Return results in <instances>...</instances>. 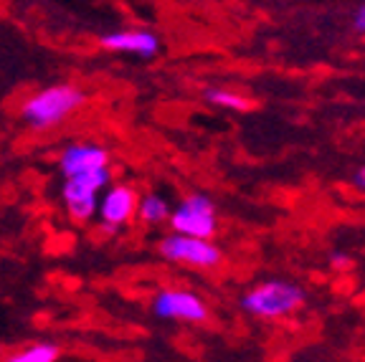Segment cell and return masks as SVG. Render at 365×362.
I'll use <instances>...</instances> for the list:
<instances>
[{
  "instance_id": "6da1fadb",
  "label": "cell",
  "mask_w": 365,
  "mask_h": 362,
  "mask_svg": "<svg viewBox=\"0 0 365 362\" xmlns=\"http://www.w3.org/2000/svg\"><path fill=\"white\" fill-rule=\"evenodd\" d=\"M241 309L257 319H284L307 304L304 286L287 279H267L241 296Z\"/></svg>"
},
{
  "instance_id": "7a4b0ae2",
  "label": "cell",
  "mask_w": 365,
  "mask_h": 362,
  "mask_svg": "<svg viewBox=\"0 0 365 362\" xmlns=\"http://www.w3.org/2000/svg\"><path fill=\"white\" fill-rule=\"evenodd\" d=\"M81 104H84V94L76 86L53 84L36 91L29 102L23 104L21 117L34 130H48V127L63 122L68 114H74Z\"/></svg>"
},
{
  "instance_id": "3957f363",
  "label": "cell",
  "mask_w": 365,
  "mask_h": 362,
  "mask_svg": "<svg viewBox=\"0 0 365 362\" xmlns=\"http://www.w3.org/2000/svg\"><path fill=\"white\" fill-rule=\"evenodd\" d=\"M160 256L178 267H190L195 272H213L223 264V251L213 244V238L188 236V233H175L160 241Z\"/></svg>"
},
{
  "instance_id": "277c9868",
  "label": "cell",
  "mask_w": 365,
  "mask_h": 362,
  "mask_svg": "<svg viewBox=\"0 0 365 362\" xmlns=\"http://www.w3.org/2000/svg\"><path fill=\"white\" fill-rule=\"evenodd\" d=\"M168 223L175 233L213 238L218 233V208L205 192H190L173 208Z\"/></svg>"
},
{
  "instance_id": "5b68a950",
  "label": "cell",
  "mask_w": 365,
  "mask_h": 362,
  "mask_svg": "<svg viewBox=\"0 0 365 362\" xmlns=\"http://www.w3.org/2000/svg\"><path fill=\"white\" fill-rule=\"evenodd\" d=\"M153 314L165 322L200 324L208 319V304L188 289H160L153 296Z\"/></svg>"
},
{
  "instance_id": "8992f818",
  "label": "cell",
  "mask_w": 365,
  "mask_h": 362,
  "mask_svg": "<svg viewBox=\"0 0 365 362\" xmlns=\"http://www.w3.org/2000/svg\"><path fill=\"white\" fill-rule=\"evenodd\" d=\"M137 205H140V195L135 187L130 185H109L104 190L102 200H99V223L107 231H117L120 226H127L137 215Z\"/></svg>"
},
{
  "instance_id": "52a82bcc",
  "label": "cell",
  "mask_w": 365,
  "mask_h": 362,
  "mask_svg": "<svg viewBox=\"0 0 365 362\" xmlns=\"http://www.w3.org/2000/svg\"><path fill=\"white\" fill-rule=\"evenodd\" d=\"M102 48L114 53H127V56L137 58H155L160 53V38L153 31H114V33H104L99 38Z\"/></svg>"
},
{
  "instance_id": "ba28073f",
  "label": "cell",
  "mask_w": 365,
  "mask_h": 362,
  "mask_svg": "<svg viewBox=\"0 0 365 362\" xmlns=\"http://www.w3.org/2000/svg\"><path fill=\"white\" fill-rule=\"evenodd\" d=\"M104 165H109V152L102 145H68L58 157V170L63 177L81 175Z\"/></svg>"
},
{
  "instance_id": "9c48e42d",
  "label": "cell",
  "mask_w": 365,
  "mask_h": 362,
  "mask_svg": "<svg viewBox=\"0 0 365 362\" xmlns=\"http://www.w3.org/2000/svg\"><path fill=\"white\" fill-rule=\"evenodd\" d=\"M61 200L66 205L68 215L79 223L91 221L99 210V192L91 190L89 185H84L76 177H66V182L61 187Z\"/></svg>"
},
{
  "instance_id": "30bf717a",
  "label": "cell",
  "mask_w": 365,
  "mask_h": 362,
  "mask_svg": "<svg viewBox=\"0 0 365 362\" xmlns=\"http://www.w3.org/2000/svg\"><path fill=\"white\" fill-rule=\"evenodd\" d=\"M173 208L163 195L158 192H148L145 198H140V205H137V218L145 223V226H160L170 218Z\"/></svg>"
},
{
  "instance_id": "8fae6325",
  "label": "cell",
  "mask_w": 365,
  "mask_h": 362,
  "mask_svg": "<svg viewBox=\"0 0 365 362\" xmlns=\"http://www.w3.org/2000/svg\"><path fill=\"white\" fill-rule=\"evenodd\" d=\"M205 102L213 104L218 109H226V112H249L254 107L249 96H244L241 91L234 89H223V86H213V89H205Z\"/></svg>"
},
{
  "instance_id": "7c38bea8",
  "label": "cell",
  "mask_w": 365,
  "mask_h": 362,
  "mask_svg": "<svg viewBox=\"0 0 365 362\" xmlns=\"http://www.w3.org/2000/svg\"><path fill=\"white\" fill-rule=\"evenodd\" d=\"M58 355H61V350H58V345H53V342H34V345H29L26 350L16 352L11 360L13 362H53V360H58Z\"/></svg>"
},
{
  "instance_id": "4fadbf2b",
  "label": "cell",
  "mask_w": 365,
  "mask_h": 362,
  "mask_svg": "<svg viewBox=\"0 0 365 362\" xmlns=\"http://www.w3.org/2000/svg\"><path fill=\"white\" fill-rule=\"evenodd\" d=\"M353 26L360 31V33H365V6H360L358 11H355V16H353Z\"/></svg>"
},
{
  "instance_id": "5bb4252c",
  "label": "cell",
  "mask_w": 365,
  "mask_h": 362,
  "mask_svg": "<svg viewBox=\"0 0 365 362\" xmlns=\"http://www.w3.org/2000/svg\"><path fill=\"white\" fill-rule=\"evenodd\" d=\"M330 264L337 269V272H342L345 267H350V259H348V256H342V254H335V256L330 259Z\"/></svg>"
},
{
  "instance_id": "9a60e30c",
  "label": "cell",
  "mask_w": 365,
  "mask_h": 362,
  "mask_svg": "<svg viewBox=\"0 0 365 362\" xmlns=\"http://www.w3.org/2000/svg\"><path fill=\"white\" fill-rule=\"evenodd\" d=\"M355 185H358L360 190H365V167H360V170L355 172Z\"/></svg>"
}]
</instances>
